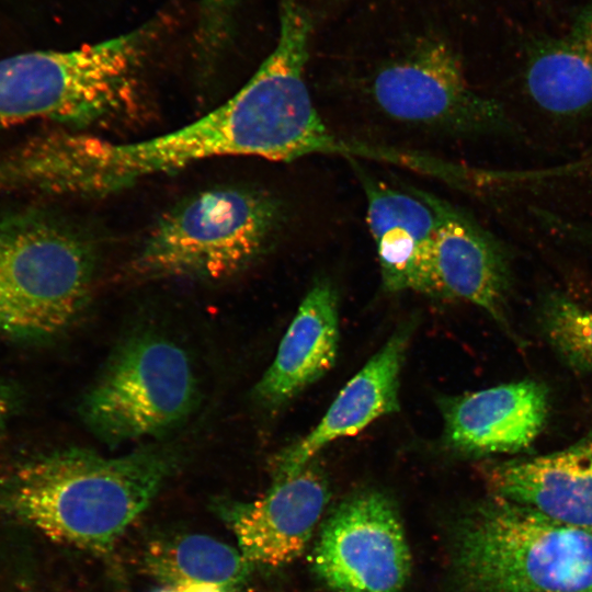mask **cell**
Returning a JSON list of instances; mask_svg holds the SVG:
<instances>
[{"label":"cell","mask_w":592,"mask_h":592,"mask_svg":"<svg viewBox=\"0 0 592 592\" xmlns=\"http://www.w3.org/2000/svg\"><path fill=\"white\" fill-rule=\"evenodd\" d=\"M242 0H201L194 35L200 75L212 76L231 47Z\"/></svg>","instance_id":"ffe728a7"},{"label":"cell","mask_w":592,"mask_h":592,"mask_svg":"<svg viewBox=\"0 0 592 592\" xmlns=\"http://www.w3.org/2000/svg\"><path fill=\"white\" fill-rule=\"evenodd\" d=\"M22 408V391L0 375V434L4 432Z\"/></svg>","instance_id":"7402d4cb"},{"label":"cell","mask_w":592,"mask_h":592,"mask_svg":"<svg viewBox=\"0 0 592 592\" xmlns=\"http://www.w3.org/2000/svg\"><path fill=\"white\" fill-rule=\"evenodd\" d=\"M284 220L269 192L223 185L198 192L168 209L132 261L151 278L220 280L249 267L270 250Z\"/></svg>","instance_id":"8992f818"},{"label":"cell","mask_w":592,"mask_h":592,"mask_svg":"<svg viewBox=\"0 0 592 592\" xmlns=\"http://www.w3.org/2000/svg\"><path fill=\"white\" fill-rule=\"evenodd\" d=\"M437 204L441 217L431 254V296L479 307L523 346L509 317L513 274L505 246L467 213L441 198Z\"/></svg>","instance_id":"8fae6325"},{"label":"cell","mask_w":592,"mask_h":592,"mask_svg":"<svg viewBox=\"0 0 592 592\" xmlns=\"http://www.w3.org/2000/svg\"><path fill=\"white\" fill-rule=\"evenodd\" d=\"M143 566L168 587L200 582L228 592L243 587L254 568L239 549L202 534L153 539L145 549Z\"/></svg>","instance_id":"ac0fdd59"},{"label":"cell","mask_w":592,"mask_h":592,"mask_svg":"<svg viewBox=\"0 0 592 592\" xmlns=\"http://www.w3.org/2000/svg\"><path fill=\"white\" fill-rule=\"evenodd\" d=\"M311 567L333 592H400L412 556L394 501L373 489L344 499L321 527Z\"/></svg>","instance_id":"9c48e42d"},{"label":"cell","mask_w":592,"mask_h":592,"mask_svg":"<svg viewBox=\"0 0 592 592\" xmlns=\"http://www.w3.org/2000/svg\"><path fill=\"white\" fill-rule=\"evenodd\" d=\"M91 240L57 213L30 206L0 214V334L53 340L82 315L92 289Z\"/></svg>","instance_id":"5b68a950"},{"label":"cell","mask_w":592,"mask_h":592,"mask_svg":"<svg viewBox=\"0 0 592 592\" xmlns=\"http://www.w3.org/2000/svg\"><path fill=\"white\" fill-rule=\"evenodd\" d=\"M442 411L452 449L474 457L519 454L546 424L549 390L525 378L446 399Z\"/></svg>","instance_id":"7c38bea8"},{"label":"cell","mask_w":592,"mask_h":592,"mask_svg":"<svg viewBox=\"0 0 592 592\" xmlns=\"http://www.w3.org/2000/svg\"><path fill=\"white\" fill-rule=\"evenodd\" d=\"M311 34L280 25L276 44L227 102L193 123L135 143L58 130L25 140L15 157L26 193L101 197L156 174L220 156L305 157L317 116L305 79Z\"/></svg>","instance_id":"6da1fadb"},{"label":"cell","mask_w":592,"mask_h":592,"mask_svg":"<svg viewBox=\"0 0 592 592\" xmlns=\"http://www.w3.org/2000/svg\"><path fill=\"white\" fill-rule=\"evenodd\" d=\"M525 89L543 111L573 117L592 111V2L563 36L540 39L527 53Z\"/></svg>","instance_id":"e0dca14e"},{"label":"cell","mask_w":592,"mask_h":592,"mask_svg":"<svg viewBox=\"0 0 592 592\" xmlns=\"http://www.w3.org/2000/svg\"><path fill=\"white\" fill-rule=\"evenodd\" d=\"M366 92L382 116L409 128L451 136L514 132L502 105L473 89L457 53L439 37L417 39L382 62Z\"/></svg>","instance_id":"ba28073f"},{"label":"cell","mask_w":592,"mask_h":592,"mask_svg":"<svg viewBox=\"0 0 592 592\" xmlns=\"http://www.w3.org/2000/svg\"><path fill=\"white\" fill-rule=\"evenodd\" d=\"M548 229L566 241L592 246V221H580L551 215L548 221Z\"/></svg>","instance_id":"44dd1931"},{"label":"cell","mask_w":592,"mask_h":592,"mask_svg":"<svg viewBox=\"0 0 592 592\" xmlns=\"http://www.w3.org/2000/svg\"><path fill=\"white\" fill-rule=\"evenodd\" d=\"M167 588L168 592H228L218 585L200 582L184 583Z\"/></svg>","instance_id":"603a6c76"},{"label":"cell","mask_w":592,"mask_h":592,"mask_svg":"<svg viewBox=\"0 0 592 592\" xmlns=\"http://www.w3.org/2000/svg\"><path fill=\"white\" fill-rule=\"evenodd\" d=\"M155 16L116 37L68 52L0 60V127L35 119L76 127L117 116L136 100L144 64L163 31Z\"/></svg>","instance_id":"277c9868"},{"label":"cell","mask_w":592,"mask_h":592,"mask_svg":"<svg viewBox=\"0 0 592 592\" xmlns=\"http://www.w3.org/2000/svg\"><path fill=\"white\" fill-rule=\"evenodd\" d=\"M329 498L327 479L311 462L293 476L273 480L257 500L220 499L215 509L253 567L278 568L303 554Z\"/></svg>","instance_id":"30bf717a"},{"label":"cell","mask_w":592,"mask_h":592,"mask_svg":"<svg viewBox=\"0 0 592 592\" xmlns=\"http://www.w3.org/2000/svg\"><path fill=\"white\" fill-rule=\"evenodd\" d=\"M480 469L491 494L592 528V429L556 452L489 462Z\"/></svg>","instance_id":"5bb4252c"},{"label":"cell","mask_w":592,"mask_h":592,"mask_svg":"<svg viewBox=\"0 0 592 592\" xmlns=\"http://www.w3.org/2000/svg\"><path fill=\"white\" fill-rule=\"evenodd\" d=\"M542 331L562 362L592 373V309L565 294H548L539 309Z\"/></svg>","instance_id":"d6986e66"},{"label":"cell","mask_w":592,"mask_h":592,"mask_svg":"<svg viewBox=\"0 0 592 592\" xmlns=\"http://www.w3.org/2000/svg\"><path fill=\"white\" fill-rule=\"evenodd\" d=\"M452 562L464 592H592V528L491 494L457 522Z\"/></svg>","instance_id":"3957f363"},{"label":"cell","mask_w":592,"mask_h":592,"mask_svg":"<svg viewBox=\"0 0 592 592\" xmlns=\"http://www.w3.org/2000/svg\"><path fill=\"white\" fill-rule=\"evenodd\" d=\"M197 402L186 353L159 334L124 341L83 395L79 414L109 446L161 436L181 424Z\"/></svg>","instance_id":"52a82bcc"},{"label":"cell","mask_w":592,"mask_h":592,"mask_svg":"<svg viewBox=\"0 0 592 592\" xmlns=\"http://www.w3.org/2000/svg\"><path fill=\"white\" fill-rule=\"evenodd\" d=\"M410 333L409 326L398 329L340 390L320 422L276 455L273 480L299 473L330 443L399 410V378Z\"/></svg>","instance_id":"9a60e30c"},{"label":"cell","mask_w":592,"mask_h":592,"mask_svg":"<svg viewBox=\"0 0 592 592\" xmlns=\"http://www.w3.org/2000/svg\"><path fill=\"white\" fill-rule=\"evenodd\" d=\"M361 179L384 288L431 295V254L441 217L437 197L392 189L364 173Z\"/></svg>","instance_id":"4fadbf2b"},{"label":"cell","mask_w":592,"mask_h":592,"mask_svg":"<svg viewBox=\"0 0 592 592\" xmlns=\"http://www.w3.org/2000/svg\"><path fill=\"white\" fill-rule=\"evenodd\" d=\"M177 460L159 446L115 457L77 446L16 456L0 465V520L107 553L150 504Z\"/></svg>","instance_id":"7a4b0ae2"},{"label":"cell","mask_w":592,"mask_h":592,"mask_svg":"<svg viewBox=\"0 0 592 592\" xmlns=\"http://www.w3.org/2000/svg\"><path fill=\"white\" fill-rule=\"evenodd\" d=\"M338 344L337 292L322 280L299 305L273 362L254 387L255 399L267 408L285 405L332 368Z\"/></svg>","instance_id":"2e32d148"}]
</instances>
